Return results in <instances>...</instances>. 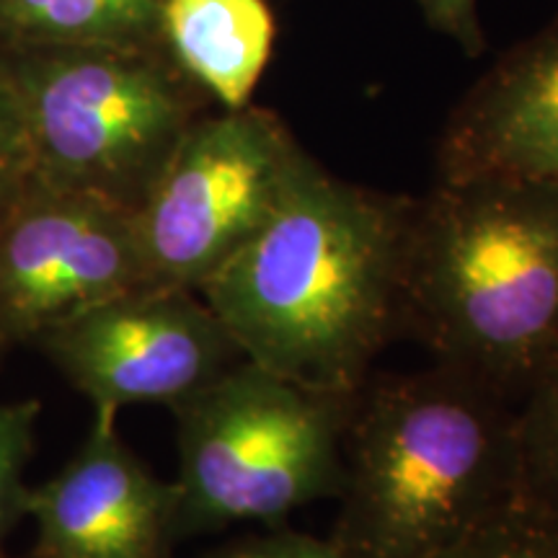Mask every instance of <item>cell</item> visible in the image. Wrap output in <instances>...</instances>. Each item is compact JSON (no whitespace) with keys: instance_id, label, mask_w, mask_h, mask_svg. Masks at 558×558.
Listing matches in <instances>:
<instances>
[{"instance_id":"cell-2","label":"cell","mask_w":558,"mask_h":558,"mask_svg":"<svg viewBox=\"0 0 558 558\" xmlns=\"http://www.w3.org/2000/svg\"><path fill=\"white\" fill-rule=\"evenodd\" d=\"M522 499L518 409L437 365L367 380L329 538L349 558H435Z\"/></svg>"},{"instance_id":"cell-4","label":"cell","mask_w":558,"mask_h":558,"mask_svg":"<svg viewBox=\"0 0 558 558\" xmlns=\"http://www.w3.org/2000/svg\"><path fill=\"white\" fill-rule=\"evenodd\" d=\"M0 60L39 181L132 213L209 101L163 45L11 47Z\"/></svg>"},{"instance_id":"cell-14","label":"cell","mask_w":558,"mask_h":558,"mask_svg":"<svg viewBox=\"0 0 558 558\" xmlns=\"http://www.w3.org/2000/svg\"><path fill=\"white\" fill-rule=\"evenodd\" d=\"M435 558H558V522L520 499Z\"/></svg>"},{"instance_id":"cell-15","label":"cell","mask_w":558,"mask_h":558,"mask_svg":"<svg viewBox=\"0 0 558 558\" xmlns=\"http://www.w3.org/2000/svg\"><path fill=\"white\" fill-rule=\"evenodd\" d=\"M41 403L34 399L0 403V548L21 520H26L32 486L26 469L34 452Z\"/></svg>"},{"instance_id":"cell-18","label":"cell","mask_w":558,"mask_h":558,"mask_svg":"<svg viewBox=\"0 0 558 558\" xmlns=\"http://www.w3.org/2000/svg\"><path fill=\"white\" fill-rule=\"evenodd\" d=\"M437 32L448 34L469 54L484 50V29L478 24L476 0H416Z\"/></svg>"},{"instance_id":"cell-9","label":"cell","mask_w":558,"mask_h":558,"mask_svg":"<svg viewBox=\"0 0 558 558\" xmlns=\"http://www.w3.org/2000/svg\"><path fill=\"white\" fill-rule=\"evenodd\" d=\"M117 414L96 411L73 458L32 486L26 520L37 558H169L177 543V492L135 456Z\"/></svg>"},{"instance_id":"cell-20","label":"cell","mask_w":558,"mask_h":558,"mask_svg":"<svg viewBox=\"0 0 558 558\" xmlns=\"http://www.w3.org/2000/svg\"><path fill=\"white\" fill-rule=\"evenodd\" d=\"M0 558H9V556H5V550H3V548H0Z\"/></svg>"},{"instance_id":"cell-7","label":"cell","mask_w":558,"mask_h":558,"mask_svg":"<svg viewBox=\"0 0 558 558\" xmlns=\"http://www.w3.org/2000/svg\"><path fill=\"white\" fill-rule=\"evenodd\" d=\"M96 411L179 407L243 360L197 290L140 284L101 300L37 341Z\"/></svg>"},{"instance_id":"cell-8","label":"cell","mask_w":558,"mask_h":558,"mask_svg":"<svg viewBox=\"0 0 558 558\" xmlns=\"http://www.w3.org/2000/svg\"><path fill=\"white\" fill-rule=\"evenodd\" d=\"M148 282L135 213L37 181L0 222V337L37 344L101 300Z\"/></svg>"},{"instance_id":"cell-5","label":"cell","mask_w":558,"mask_h":558,"mask_svg":"<svg viewBox=\"0 0 558 558\" xmlns=\"http://www.w3.org/2000/svg\"><path fill=\"white\" fill-rule=\"evenodd\" d=\"M354 396L305 388L243 357L173 407L177 541L235 522H282L337 499Z\"/></svg>"},{"instance_id":"cell-10","label":"cell","mask_w":558,"mask_h":558,"mask_svg":"<svg viewBox=\"0 0 558 558\" xmlns=\"http://www.w3.org/2000/svg\"><path fill=\"white\" fill-rule=\"evenodd\" d=\"M558 184V16L460 99L437 145V181Z\"/></svg>"},{"instance_id":"cell-16","label":"cell","mask_w":558,"mask_h":558,"mask_svg":"<svg viewBox=\"0 0 558 558\" xmlns=\"http://www.w3.org/2000/svg\"><path fill=\"white\" fill-rule=\"evenodd\" d=\"M37 160L16 86L0 60V222L37 184Z\"/></svg>"},{"instance_id":"cell-1","label":"cell","mask_w":558,"mask_h":558,"mask_svg":"<svg viewBox=\"0 0 558 558\" xmlns=\"http://www.w3.org/2000/svg\"><path fill=\"white\" fill-rule=\"evenodd\" d=\"M414 199L305 160L271 220L197 290L243 357L300 386L354 396L403 329Z\"/></svg>"},{"instance_id":"cell-11","label":"cell","mask_w":558,"mask_h":558,"mask_svg":"<svg viewBox=\"0 0 558 558\" xmlns=\"http://www.w3.org/2000/svg\"><path fill=\"white\" fill-rule=\"evenodd\" d=\"M275 34L267 0H163L160 5L163 50L220 109L251 104Z\"/></svg>"},{"instance_id":"cell-12","label":"cell","mask_w":558,"mask_h":558,"mask_svg":"<svg viewBox=\"0 0 558 558\" xmlns=\"http://www.w3.org/2000/svg\"><path fill=\"white\" fill-rule=\"evenodd\" d=\"M163 0H0L11 47L163 45Z\"/></svg>"},{"instance_id":"cell-3","label":"cell","mask_w":558,"mask_h":558,"mask_svg":"<svg viewBox=\"0 0 558 558\" xmlns=\"http://www.w3.org/2000/svg\"><path fill=\"white\" fill-rule=\"evenodd\" d=\"M403 329L505 399L558 344V184L437 181L414 199Z\"/></svg>"},{"instance_id":"cell-17","label":"cell","mask_w":558,"mask_h":558,"mask_svg":"<svg viewBox=\"0 0 558 558\" xmlns=\"http://www.w3.org/2000/svg\"><path fill=\"white\" fill-rule=\"evenodd\" d=\"M205 558H349L331 538L295 533V530H271V533L230 543Z\"/></svg>"},{"instance_id":"cell-6","label":"cell","mask_w":558,"mask_h":558,"mask_svg":"<svg viewBox=\"0 0 558 558\" xmlns=\"http://www.w3.org/2000/svg\"><path fill=\"white\" fill-rule=\"evenodd\" d=\"M305 160L275 111L202 114L135 209L148 282L199 290L267 226Z\"/></svg>"},{"instance_id":"cell-13","label":"cell","mask_w":558,"mask_h":558,"mask_svg":"<svg viewBox=\"0 0 558 558\" xmlns=\"http://www.w3.org/2000/svg\"><path fill=\"white\" fill-rule=\"evenodd\" d=\"M522 499L558 522V344L518 409Z\"/></svg>"},{"instance_id":"cell-19","label":"cell","mask_w":558,"mask_h":558,"mask_svg":"<svg viewBox=\"0 0 558 558\" xmlns=\"http://www.w3.org/2000/svg\"><path fill=\"white\" fill-rule=\"evenodd\" d=\"M5 349H9V344H5L3 337H0V357H3V354H5Z\"/></svg>"}]
</instances>
